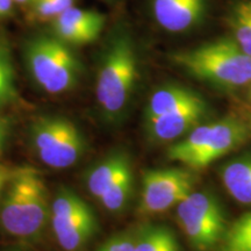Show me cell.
Returning a JSON list of instances; mask_svg holds the SVG:
<instances>
[{"mask_svg":"<svg viewBox=\"0 0 251 251\" xmlns=\"http://www.w3.org/2000/svg\"><path fill=\"white\" fill-rule=\"evenodd\" d=\"M50 227L63 251H81L98 230V220L83 198L62 186L51 200Z\"/></svg>","mask_w":251,"mask_h":251,"instance_id":"obj_7","label":"cell"},{"mask_svg":"<svg viewBox=\"0 0 251 251\" xmlns=\"http://www.w3.org/2000/svg\"><path fill=\"white\" fill-rule=\"evenodd\" d=\"M177 218L188 241L200 251L214 248L227 231L222 207L211 193L191 192L177 205Z\"/></svg>","mask_w":251,"mask_h":251,"instance_id":"obj_8","label":"cell"},{"mask_svg":"<svg viewBox=\"0 0 251 251\" xmlns=\"http://www.w3.org/2000/svg\"><path fill=\"white\" fill-rule=\"evenodd\" d=\"M0 203V227L8 236L39 242L50 225L51 200L43 177L33 166L12 170Z\"/></svg>","mask_w":251,"mask_h":251,"instance_id":"obj_1","label":"cell"},{"mask_svg":"<svg viewBox=\"0 0 251 251\" xmlns=\"http://www.w3.org/2000/svg\"><path fill=\"white\" fill-rule=\"evenodd\" d=\"M105 15L92 9L72 6L52 19L54 35L69 46H80L98 39L105 27Z\"/></svg>","mask_w":251,"mask_h":251,"instance_id":"obj_10","label":"cell"},{"mask_svg":"<svg viewBox=\"0 0 251 251\" xmlns=\"http://www.w3.org/2000/svg\"><path fill=\"white\" fill-rule=\"evenodd\" d=\"M250 127H251V120H250Z\"/></svg>","mask_w":251,"mask_h":251,"instance_id":"obj_29","label":"cell"},{"mask_svg":"<svg viewBox=\"0 0 251 251\" xmlns=\"http://www.w3.org/2000/svg\"><path fill=\"white\" fill-rule=\"evenodd\" d=\"M18 97L13 56L8 43L0 40V111L17 101Z\"/></svg>","mask_w":251,"mask_h":251,"instance_id":"obj_17","label":"cell"},{"mask_svg":"<svg viewBox=\"0 0 251 251\" xmlns=\"http://www.w3.org/2000/svg\"><path fill=\"white\" fill-rule=\"evenodd\" d=\"M97 251H134V233L115 234Z\"/></svg>","mask_w":251,"mask_h":251,"instance_id":"obj_22","label":"cell"},{"mask_svg":"<svg viewBox=\"0 0 251 251\" xmlns=\"http://www.w3.org/2000/svg\"><path fill=\"white\" fill-rule=\"evenodd\" d=\"M30 142L40 161L57 170L76 165L86 146L79 128L62 117H42L34 121Z\"/></svg>","mask_w":251,"mask_h":251,"instance_id":"obj_6","label":"cell"},{"mask_svg":"<svg viewBox=\"0 0 251 251\" xmlns=\"http://www.w3.org/2000/svg\"><path fill=\"white\" fill-rule=\"evenodd\" d=\"M176 65L197 79L234 90L251 83V57L236 41L220 39L171 56Z\"/></svg>","mask_w":251,"mask_h":251,"instance_id":"obj_2","label":"cell"},{"mask_svg":"<svg viewBox=\"0 0 251 251\" xmlns=\"http://www.w3.org/2000/svg\"><path fill=\"white\" fill-rule=\"evenodd\" d=\"M203 11L205 0H152L156 21L172 33L190 29L201 19Z\"/></svg>","mask_w":251,"mask_h":251,"instance_id":"obj_12","label":"cell"},{"mask_svg":"<svg viewBox=\"0 0 251 251\" xmlns=\"http://www.w3.org/2000/svg\"><path fill=\"white\" fill-rule=\"evenodd\" d=\"M134 251H180V246L170 228L148 224L134 233Z\"/></svg>","mask_w":251,"mask_h":251,"instance_id":"obj_16","label":"cell"},{"mask_svg":"<svg viewBox=\"0 0 251 251\" xmlns=\"http://www.w3.org/2000/svg\"><path fill=\"white\" fill-rule=\"evenodd\" d=\"M207 105L200 96L174 111L147 122L148 133L155 141L170 142L199 125L206 115Z\"/></svg>","mask_w":251,"mask_h":251,"instance_id":"obj_11","label":"cell"},{"mask_svg":"<svg viewBox=\"0 0 251 251\" xmlns=\"http://www.w3.org/2000/svg\"><path fill=\"white\" fill-rule=\"evenodd\" d=\"M13 0H0V18H5L13 11Z\"/></svg>","mask_w":251,"mask_h":251,"instance_id":"obj_25","label":"cell"},{"mask_svg":"<svg viewBox=\"0 0 251 251\" xmlns=\"http://www.w3.org/2000/svg\"><path fill=\"white\" fill-rule=\"evenodd\" d=\"M220 175L226 190L236 201L251 205V156L227 163Z\"/></svg>","mask_w":251,"mask_h":251,"instance_id":"obj_14","label":"cell"},{"mask_svg":"<svg viewBox=\"0 0 251 251\" xmlns=\"http://www.w3.org/2000/svg\"><path fill=\"white\" fill-rule=\"evenodd\" d=\"M224 251H251V212L240 216L227 229Z\"/></svg>","mask_w":251,"mask_h":251,"instance_id":"obj_19","label":"cell"},{"mask_svg":"<svg viewBox=\"0 0 251 251\" xmlns=\"http://www.w3.org/2000/svg\"><path fill=\"white\" fill-rule=\"evenodd\" d=\"M75 2L76 0H35L31 5L37 18L48 20L57 18L63 12L75 6Z\"/></svg>","mask_w":251,"mask_h":251,"instance_id":"obj_21","label":"cell"},{"mask_svg":"<svg viewBox=\"0 0 251 251\" xmlns=\"http://www.w3.org/2000/svg\"><path fill=\"white\" fill-rule=\"evenodd\" d=\"M7 251H23V250H7Z\"/></svg>","mask_w":251,"mask_h":251,"instance_id":"obj_28","label":"cell"},{"mask_svg":"<svg viewBox=\"0 0 251 251\" xmlns=\"http://www.w3.org/2000/svg\"><path fill=\"white\" fill-rule=\"evenodd\" d=\"M234 40L251 57V0L240 2L233 14Z\"/></svg>","mask_w":251,"mask_h":251,"instance_id":"obj_20","label":"cell"},{"mask_svg":"<svg viewBox=\"0 0 251 251\" xmlns=\"http://www.w3.org/2000/svg\"><path fill=\"white\" fill-rule=\"evenodd\" d=\"M199 94L183 86L168 85L161 87L150 97L146 109V122L180 107L191 100L196 99Z\"/></svg>","mask_w":251,"mask_h":251,"instance_id":"obj_15","label":"cell"},{"mask_svg":"<svg viewBox=\"0 0 251 251\" xmlns=\"http://www.w3.org/2000/svg\"><path fill=\"white\" fill-rule=\"evenodd\" d=\"M11 131V121L7 118L0 115V155L4 151L5 144L7 142Z\"/></svg>","mask_w":251,"mask_h":251,"instance_id":"obj_23","label":"cell"},{"mask_svg":"<svg viewBox=\"0 0 251 251\" xmlns=\"http://www.w3.org/2000/svg\"><path fill=\"white\" fill-rule=\"evenodd\" d=\"M133 170H131V166H129L100 197L99 201L101 202L103 208L111 213L124 211L133 192Z\"/></svg>","mask_w":251,"mask_h":251,"instance_id":"obj_18","label":"cell"},{"mask_svg":"<svg viewBox=\"0 0 251 251\" xmlns=\"http://www.w3.org/2000/svg\"><path fill=\"white\" fill-rule=\"evenodd\" d=\"M137 78V57L131 39L115 36L106 48L97 76L96 98L108 121L121 118L133 93Z\"/></svg>","mask_w":251,"mask_h":251,"instance_id":"obj_4","label":"cell"},{"mask_svg":"<svg viewBox=\"0 0 251 251\" xmlns=\"http://www.w3.org/2000/svg\"><path fill=\"white\" fill-rule=\"evenodd\" d=\"M249 97H250V99H251V86H250V92H249Z\"/></svg>","mask_w":251,"mask_h":251,"instance_id":"obj_27","label":"cell"},{"mask_svg":"<svg viewBox=\"0 0 251 251\" xmlns=\"http://www.w3.org/2000/svg\"><path fill=\"white\" fill-rule=\"evenodd\" d=\"M12 170L8 169L7 166L0 164V198H1L2 193H4L6 185H7L9 177H11Z\"/></svg>","mask_w":251,"mask_h":251,"instance_id":"obj_24","label":"cell"},{"mask_svg":"<svg viewBox=\"0 0 251 251\" xmlns=\"http://www.w3.org/2000/svg\"><path fill=\"white\" fill-rule=\"evenodd\" d=\"M248 126L236 118H225L211 124L198 125L183 140L169 147L168 158L191 171L208 168L246 142Z\"/></svg>","mask_w":251,"mask_h":251,"instance_id":"obj_3","label":"cell"},{"mask_svg":"<svg viewBox=\"0 0 251 251\" xmlns=\"http://www.w3.org/2000/svg\"><path fill=\"white\" fill-rule=\"evenodd\" d=\"M25 59L31 78L47 93H65L79 80V59L68 43L55 35H36L28 40Z\"/></svg>","mask_w":251,"mask_h":251,"instance_id":"obj_5","label":"cell"},{"mask_svg":"<svg viewBox=\"0 0 251 251\" xmlns=\"http://www.w3.org/2000/svg\"><path fill=\"white\" fill-rule=\"evenodd\" d=\"M194 183L196 176L186 169L161 168L144 171L140 212L147 215L166 212L193 192Z\"/></svg>","mask_w":251,"mask_h":251,"instance_id":"obj_9","label":"cell"},{"mask_svg":"<svg viewBox=\"0 0 251 251\" xmlns=\"http://www.w3.org/2000/svg\"><path fill=\"white\" fill-rule=\"evenodd\" d=\"M35 0H13L14 4H19V5H26V4H33Z\"/></svg>","mask_w":251,"mask_h":251,"instance_id":"obj_26","label":"cell"},{"mask_svg":"<svg viewBox=\"0 0 251 251\" xmlns=\"http://www.w3.org/2000/svg\"><path fill=\"white\" fill-rule=\"evenodd\" d=\"M129 166H131V163L129 156L126 152L115 151L108 155L91 169L87 175L86 187L91 196L99 200L103 192Z\"/></svg>","mask_w":251,"mask_h":251,"instance_id":"obj_13","label":"cell"}]
</instances>
